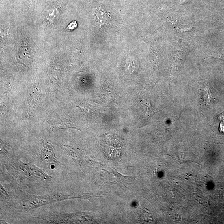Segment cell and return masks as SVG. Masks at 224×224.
Listing matches in <instances>:
<instances>
[{
    "instance_id": "5",
    "label": "cell",
    "mask_w": 224,
    "mask_h": 224,
    "mask_svg": "<svg viewBox=\"0 0 224 224\" xmlns=\"http://www.w3.org/2000/svg\"><path fill=\"white\" fill-rule=\"evenodd\" d=\"M145 105H146V106H147V111H146V115L148 117L152 116L154 115L156 113H158V112L161 111L160 110V111H158L155 112L152 109L150 98H149L148 99V103H147V104H145Z\"/></svg>"
},
{
    "instance_id": "6",
    "label": "cell",
    "mask_w": 224,
    "mask_h": 224,
    "mask_svg": "<svg viewBox=\"0 0 224 224\" xmlns=\"http://www.w3.org/2000/svg\"><path fill=\"white\" fill-rule=\"evenodd\" d=\"M1 192L3 195L6 196V197H8V194L7 193L6 191L5 190L3 187L2 185H1Z\"/></svg>"
},
{
    "instance_id": "4",
    "label": "cell",
    "mask_w": 224,
    "mask_h": 224,
    "mask_svg": "<svg viewBox=\"0 0 224 224\" xmlns=\"http://www.w3.org/2000/svg\"><path fill=\"white\" fill-rule=\"evenodd\" d=\"M94 19L100 25L105 24L109 21L110 16L109 13L104 11H96L94 13Z\"/></svg>"
},
{
    "instance_id": "1",
    "label": "cell",
    "mask_w": 224,
    "mask_h": 224,
    "mask_svg": "<svg viewBox=\"0 0 224 224\" xmlns=\"http://www.w3.org/2000/svg\"><path fill=\"white\" fill-rule=\"evenodd\" d=\"M20 171L22 172L25 176L30 178L48 179L52 178L51 176L46 174L43 171L30 163H24L18 162L16 164Z\"/></svg>"
},
{
    "instance_id": "2",
    "label": "cell",
    "mask_w": 224,
    "mask_h": 224,
    "mask_svg": "<svg viewBox=\"0 0 224 224\" xmlns=\"http://www.w3.org/2000/svg\"><path fill=\"white\" fill-rule=\"evenodd\" d=\"M44 149L41 151V158L43 161L52 164H58L60 163L55 156L52 145L48 142L43 143Z\"/></svg>"
},
{
    "instance_id": "3",
    "label": "cell",
    "mask_w": 224,
    "mask_h": 224,
    "mask_svg": "<svg viewBox=\"0 0 224 224\" xmlns=\"http://www.w3.org/2000/svg\"><path fill=\"white\" fill-rule=\"evenodd\" d=\"M64 150L76 163L81 166L83 161L82 152L72 147H64Z\"/></svg>"
}]
</instances>
